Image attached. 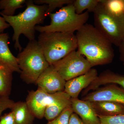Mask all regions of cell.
I'll return each mask as SVG.
<instances>
[{
  "mask_svg": "<svg viewBox=\"0 0 124 124\" xmlns=\"http://www.w3.org/2000/svg\"><path fill=\"white\" fill-rule=\"evenodd\" d=\"M77 50L92 67L112 62L114 57L112 44L94 26L86 23L76 34Z\"/></svg>",
  "mask_w": 124,
  "mask_h": 124,
  "instance_id": "1",
  "label": "cell"
},
{
  "mask_svg": "<svg viewBox=\"0 0 124 124\" xmlns=\"http://www.w3.org/2000/svg\"><path fill=\"white\" fill-rule=\"evenodd\" d=\"M26 8L23 12L17 15L6 16L1 15L14 31L12 39L15 41V48L22 51V47L19 43V37L23 34L31 41L35 39L36 24L43 23L47 16L46 12L48 6L36 4L32 0H26Z\"/></svg>",
  "mask_w": 124,
  "mask_h": 124,
  "instance_id": "2",
  "label": "cell"
},
{
  "mask_svg": "<svg viewBox=\"0 0 124 124\" xmlns=\"http://www.w3.org/2000/svg\"><path fill=\"white\" fill-rule=\"evenodd\" d=\"M50 65L59 61L77 49V40L73 33L42 32L37 41Z\"/></svg>",
  "mask_w": 124,
  "mask_h": 124,
  "instance_id": "3",
  "label": "cell"
},
{
  "mask_svg": "<svg viewBox=\"0 0 124 124\" xmlns=\"http://www.w3.org/2000/svg\"><path fill=\"white\" fill-rule=\"evenodd\" d=\"M16 58L21 71L20 78L28 84H36L38 78L50 66L35 39L29 41Z\"/></svg>",
  "mask_w": 124,
  "mask_h": 124,
  "instance_id": "4",
  "label": "cell"
},
{
  "mask_svg": "<svg viewBox=\"0 0 124 124\" xmlns=\"http://www.w3.org/2000/svg\"><path fill=\"white\" fill-rule=\"evenodd\" d=\"M48 16L51 19L50 24L45 26L37 25L36 31L40 33H74L86 23L89 17L87 11L81 14H77L73 3L63 6L58 11L50 14Z\"/></svg>",
  "mask_w": 124,
  "mask_h": 124,
  "instance_id": "5",
  "label": "cell"
},
{
  "mask_svg": "<svg viewBox=\"0 0 124 124\" xmlns=\"http://www.w3.org/2000/svg\"><path fill=\"white\" fill-rule=\"evenodd\" d=\"M101 1L93 13L94 26L112 44L119 46L124 37V19L109 14Z\"/></svg>",
  "mask_w": 124,
  "mask_h": 124,
  "instance_id": "6",
  "label": "cell"
},
{
  "mask_svg": "<svg viewBox=\"0 0 124 124\" xmlns=\"http://www.w3.org/2000/svg\"><path fill=\"white\" fill-rule=\"evenodd\" d=\"M51 65L66 81L85 74L92 68L84 56L76 50Z\"/></svg>",
  "mask_w": 124,
  "mask_h": 124,
  "instance_id": "7",
  "label": "cell"
},
{
  "mask_svg": "<svg viewBox=\"0 0 124 124\" xmlns=\"http://www.w3.org/2000/svg\"><path fill=\"white\" fill-rule=\"evenodd\" d=\"M69 96L64 91L49 94L38 88L29 91L26 102L29 110L37 119L44 117L45 110L50 105Z\"/></svg>",
  "mask_w": 124,
  "mask_h": 124,
  "instance_id": "8",
  "label": "cell"
},
{
  "mask_svg": "<svg viewBox=\"0 0 124 124\" xmlns=\"http://www.w3.org/2000/svg\"><path fill=\"white\" fill-rule=\"evenodd\" d=\"M81 100L90 102L109 101L124 105V89L114 84L106 85L87 94Z\"/></svg>",
  "mask_w": 124,
  "mask_h": 124,
  "instance_id": "9",
  "label": "cell"
},
{
  "mask_svg": "<svg viewBox=\"0 0 124 124\" xmlns=\"http://www.w3.org/2000/svg\"><path fill=\"white\" fill-rule=\"evenodd\" d=\"M66 81L52 65H50L36 82L38 88L49 94L64 91Z\"/></svg>",
  "mask_w": 124,
  "mask_h": 124,
  "instance_id": "10",
  "label": "cell"
},
{
  "mask_svg": "<svg viewBox=\"0 0 124 124\" xmlns=\"http://www.w3.org/2000/svg\"><path fill=\"white\" fill-rule=\"evenodd\" d=\"M98 76L97 70L91 68L85 74L66 81L64 91L71 98H78L81 92L91 84Z\"/></svg>",
  "mask_w": 124,
  "mask_h": 124,
  "instance_id": "11",
  "label": "cell"
},
{
  "mask_svg": "<svg viewBox=\"0 0 124 124\" xmlns=\"http://www.w3.org/2000/svg\"><path fill=\"white\" fill-rule=\"evenodd\" d=\"M71 106L73 113L79 116L85 124H100V120L89 101L78 98H71Z\"/></svg>",
  "mask_w": 124,
  "mask_h": 124,
  "instance_id": "12",
  "label": "cell"
},
{
  "mask_svg": "<svg viewBox=\"0 0 124 124\" xmlns=\"http://www.w3.org/2000/svg\"><path fill=\"white\" fill-rule=\"evenodd\" d=\"M110 84L120 85L124 89V75L115 73L108 69L105 70L83 90V94L86 95L91 90L94 91L102 85Z\"/></svg>",
  "mask_w": 124,
  "mask_h": 124,
  "instance_id": "13",
  "label": "cell"
},
{
  "mask_svg": "<svg viewBox=\"0 0 124 124\" xmlns=\"http://www.w3.org/2000/svg\"><path fill=\"white\" fill-rule=\"evenodd\" d=\"M8 33L0 34V62L7 66L13 72L20 73L17 58L11 53L8 46Z\"/></svg>",
  "mask_w": 124,
  "mask_h": 124,
  "instance_id": "14",
  "label": "cell"
},
{
  "mask_svg": "<svg viewBox=\"0 0 124 124\" xmlns=\"http://www.w3.org/2000/svg\"><path fill=\"white\" fill-rule=\"evenodd\" d=\"M98 116H112L124 114V105L109 101L90 102Z\"/></svg>",
  "mask_w": 124,
  "mask_h": 124,
  "instance_id": "15",
  "label": "cell"
},
{
  "mask_svg": "<svg viewBox=\"0 0 124 124\" xmlns=\"http://www.w3.org/2000/svg\"><path fill=\"white\" fill-rule=\"evenodd\" d=\"M15 124H33L35 116L29 110L26 101L15 102L11 108Z\"/></svg>",
  "mask_w": 124,
  "mask_h": 124,
  "instance_id": "16",
  "label": "cell"
},
{
  "mask_svg": "<svg viewBox=\"0 0 124 124\" xmlns=\"http://www.w3.org/2000/svg\"><path fill=\"white\" fill-rule=\"evenodd\" d=\"M13 72L0 62V98H9L13 80Z\"/></svg>",
  "mask_w": 124,
  "mask_h": 124,
  "instance_id": "17",
  "label": "cell"
},
{
  "mask_svg": "<svg viewBox=\"0 0 124 124\" xmlns=\"http://www.w3.org/2000/svg\"><path fill=\"white\" fill-rule=\"evenodd\" d=\"M71 98L69 96L47 107L45 110L44 117L48 121L55 119L64 109L71 105Z\"/></svg>",
  "mask_w": 124,
  "mask_h": 124,
  "instance_id": "18",
  "label": "cell"
},
{
  "mask_svg": "<svg viewBox=\"0 0 124 124\" xmlns=\"http://www.w3.org/2000/svg\"><path fill=\"white\" fill-rule=\"evenodd\" d=\"M101 2L109 14L124 19V0H101Z\"/></svg>",
  "mask_w": 124,
  "mask_h": 124,
  "instance_id": "19",
  "label": "cell"
},
{
  "mask_svg": "<svg viewBox=\"0 0 124 124\" xmlns=\"http://www.w3.org/2000/svg\"><path fill=\"white\" fill-rule=\"evenodd\" d=\"M26 0H0V14L6 16H14L16 10L17 9L24 7L23 4L26 3Z\"/></svg>",
  "mask_w": 124,
  "mask_h": 124,
  "instance_id": "20",
  "label": "cell"
},
{
  "mask_svg": "<svg viewBox=\"0 0 124 124\" xmlns=\"http://www.w3.org/2000/svg\"><path fill=\"white\" fill-rule=\"evenodd\" d=\"M101 0H75L73 3L76 13L81 14L86 10L89 13L95 10Z\"/></svg>",
  "mask_w": 124,
  "mask_h": 124,
  "instance_id": "21",
  "label": "cell"
},
{
  "mask_svg": "<svg viewBox=\"0 0 124 124\" xmlns=\"http://www.w3.org/2000/svg\"><path fill=\"white\" fill-rule=\"evenodd\" d=\"M34 3L37 5H46L48 6L46 10V16L49 15L56 8L63 7L64 5L72 4L74 0H34Z\"/></svg>",
  "mask_w": 124,
  "mask_h": 124,
  "instance_id": "22",
  "label": "cell"
},
{
  "mask_svg": "<svg viewBox=\"0 0 124 124\" xmlns=\"http://www.w3.org/2000/svg\"><path fill=\"white\" fill-rule=\"evenodd\" d=\"M73 113L71 105L65 108L58 116L48 121L46 124H69L70 116Z\"/></svg>",
  "mask_w": 124,
  "mask_h": 124,
  "instance_id": "23",
  "label": "cell"
},
{
  "mask_svg": "<svg viewBox=\"0 0 124 124\" xmlns=\"http://www.w3.org/2000/svg\"><path fill=\"white\" fill-rule=\"evenodd\" d=\"M100 124H124V114L112 116H98Z\"/></svg>",
  "mask_w": 124,
  "mask_h": 124,
  "instance_id": "24",
  "label": "cell"
},
{
  "mask_svg": "<svg viewBox=\"0 0 124 124\" xmlns=\"http://www.w3.org/2000/svg\"><path fill=\"white\" fill-rule=\"evenodd\" d=\"M15 102L9 98H0V117L4 111L8 108L11 109Z\"/></svg>",
  "mask_w": 124,
  "mask_h": 124,
  "instance_id": "25",
  "label": "cell"
},
{
  "mask_svg": "<svg viewBox=\"0 0 124 124\" xmlns=\"http://www.w3.org/2000/svg\"><path fill=\"white\" fill-rule=\"evenodd\" d=\"M0 124H15L14 116L13 112L11 111L1 116Z\"/></svg>",
  "mask_w": 124,
  "mask_h": 124,
  "instance_id": "26",
  "label": "cell"
},
{
  "mask_svg": "<svg viewBox=\"0 0 124 124\" xmlns=\"http://www.w3.org/2000/svg\"><path fill=\"white\" fill-rule=\"evenodd\" d=\"M69 124H85L79 116L73 113L71 115L69 119Z\"/></svg>",
  "mask_w": 124,
  "mask_h": 124,
  "instance_id": "27",
  "label": "cell"
},
{
  "mask_svg": "<svg viewBox=\"0 0 124 124\" xmlns=\"http://www.w3.org/2000/svg\"><path fill=\"white\" fill-rule=\"evenodd\" d=\"M10 26L9 24L6 22L4 18L0 16V34L3 33L5 30Z\"/></svg>",
  "mask_w": 124,
  "mask_h": 124,
  "instance_id": "28",
  "label": "cell"
},
{
  "mask_svg": "<svg viewBox=\"0 0 124 124\" xmlns=\"http://www.w3.org/2000/svg\"><path fill=\"white\" fill-rule=\"evenodd\" d=\"M118 47L119 51L120 60L124 65V37Z\"/></svg>",
  "mask_w": 124,
  "mask_h": 124,
  "instance_id": "29",
  "label": "cell"
}]
</instances>
